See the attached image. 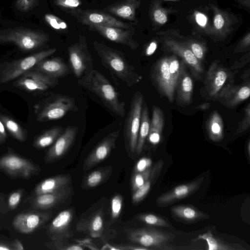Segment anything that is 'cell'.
<instances>
[{
  "label": "cell",
  "instance_id": "cell-27",
  "mask_svg": "<svg viewBox=\"0 0 250 250\" xmlns=\"http://www.w3.org/2000/svg\"><path fill=\"white\" fill-rule=\"evenodd\" d=\"M193 89V81L186 70L183 73L177 83V100L181 105L189 104L192 101Z\"/></svg>",
  "mask_w": 250,
  "mask_h": 250
},
{
  "label": "cell",
  "instance_id": "cell-43",
  "mask_svg": "<svg viewBox=\"0 0 250 250\" xmlns=\"http://www.w3.org/2000/svg\"><path fill=\"white\" fill-rule=\"evenodd\" d=\"M123 198L120 194L115 195L111 200V218L116 220L119 217L123 208Z\"/></svg>",
  "mask_w": 250,
  "mask_h": 250
},
{
  "label": "cell",
  "instance_id": "cell-58",
  "mask_svg": "<svg viewBox=\"0 0 250 250\" xmlns=\"http://www.w3.org/2000/svg\"><path fill=\"white\" fill-rule=\"evenodd\" d=\"M166 0L177 1V0Z\"/></svg>",
  "mask_w": 250,
  "mask_h": 250
},
{
  "label": "cell",
  "instance_id": "cell-1",
  "mask_svg": "<svg viewBox=\"0 0 250 250\" xmlns=\"http://www.w3.org/2000/svg\"><path fill=\"white\" fill-rule=\"evenodd\" d=\"M92 45L102 65L112 75L125 82L128 87H131L141 81L142 77L121 52L96 41L92 42Z\"/></svg>",
  "mask_w": 250,
  "mask_h": 250
},
{
  "label": "cell",
  "instance_id": "cell-57",
  "mask_svg": "<svg viewBox=\"0 0 250 250\" xmlns=\"http://www.w3.org/2000/svg\"><path fill=\"white\" fill-rule=\"evenodd\" d=\"M17 247H18V249H20V250H22L23 248L22 246V245L20 243H18V245H17Z\"/></svg>",
  "mask_w": 250,
  "mask_h": 250
},
{
  "label": "cell",
  "instance_id": "cell-52",
  "mask_svg": "<svg viewBox=\"0 0 250 250\" xmlns=\"http://www.w3.org/2000/svg\"><path fill=\"white\" fill-rule=\"evenodd\" d=\"M5 129L3 122L0 119V141L3 140L6 137L7 134Z\"/></svg>",
  "mask_w": 250,
  "mask_h": 250
},
{
  "label": "cell",
  "instance_id": "cell-8",
  "mask_svg": "<svg viewBox=\"0 0 250 250\" xmlns=\"http://www.w3.org/2000/svg\"><path fill=\"white\" fill-rule=\"evenodd\" d=\"M143 104V96L137 91L132 98L124 128L125 143L132 153L135 152Z\"/></svg>",
  "mask_w": 250,
  "mask_h": 250
},
{
  "label": "cell",
  "instance_id": "cell-23",
  "mask_svg": "<svg viewBox=\"0 0 250 250\" xmlns=\"http://www.w3.org/2000/svg\"><path fill=\"white\" fill-rule=\"evenodd\" d=\"M141 3L140 0H118L105 8V10L122 19L136 21V10Z\"/></svg>",
  "mask_w": 250,
  "mask_h": 250
},
{
  "label": "cell",
  "instance_id": "cell-34",
  "mask_svg": "<svg viewBox=\"0 0 250 250\" xmlns=\"http://www.w3.org/2000/svg\"><path fill=\"white\" fill-rule=\"evenodd\" d=\"M148 115L146 105L144 104L142 109L140 125L135 150V153L138 155L141 154L146 140L149 133L150 121Z\"/></svg>",
  "mask_w": 250,
  "mask_h": 250
},
{
  "label": "cell",
  "instance_id": "cell-38",
  "mask_svg": "<svg viewBox=\"0 0 250 250\" xmlns=\"http://www.w3.org/2000/svg\"><path fill=\"white\" fill-rule=\"evenodd\" d=\"M138 220L149 226L160 227H169L170 225L166 220L158 215L151 213H142L137 215Z\"/></svg>",
  "mask_w": 250,
  "mask_h": 250
},
{
  "label": "cell",
  "instance_id": "cell-40",
  "mask_svg": "<svg viewBox=\"0 0 250 250\" xmlns=\"http://www.w3.org/2000/svg\"><path fill=\"white\" fill-rule=\"evenodd\" d=\"M152 167L145 171L134 172L131 179V186L132 192L141 188L148 179Z\"/></svg>",
  "mask_w": 250,
  "mask_h": 250
},
{
  "label": "cell",
  "instance_id": "cell-24",
  "mask_svg": "<svg viewBox=\"0 0 250 250\" xmlns=\"http://www.w3.org/2000/svg\"><path fill=\"white\" fill-rule=\"evenodd\" d=\"M49 218L48 214L39 215L34 213L20 214L14 221V226L20 232L28 233L38 228Z\"/></svg>",
  "mask_w": 250,
  "mask_h": 250
},
{
  "label": "cell",
  "instance_id": "cell-17",
  "mask_svg": "<svg viewBox=\"0 0 250 250\" xmlns=\"http://www.w3.org/2000/svg\"><path fill=\"white\" fill-rule=\"evenodd\" d=\"M204 180V177H201L192 182L175 187L158 197L156 200L157 205L166 206L192 195L200 188Z\"/></svg>",
  "mask_w": 250,
  "mask_h": 250
},
{
  "label": "cell",
  "instance_id": "cell-42",
  "mask_svg": "<svg viewBox=\"0 0 250 250\" xmlns=\"http://www.w3.org/2000/svg\"><path fill=\"white\" fill-rule=\"evenodd\" d=\"M44 18L46 23L56 30L64 31L68 28L66 22L54 15L46 14Z\"/></svg>",
  "mask_w": 250,
  "mask_h": 250
},
{
  "label": "cell",
  "instance_id": "cell-12",
  "mask_svg": "<svg viewBox=\"0 0 250 250\" xmlns=\"http://www.w3.org/2000/svg\"><path fill=\"white\" fill-rule=\"evenodd\" d=\"M151 73L152 80L160 91L170 102H172L177 84L169 71L168 57L158 61Z\"/></svg>",
  "mask_w": 250,
  "mask_h": 250
},
{
  "label": "cell",
  "instance_id": "cell-35",
  "mask_svg": "<svg viewBox=\"0 0 250 250\" xmlns=\"http://www.w3.org/2000/svg\"><path fill=\"white\" fill-rule=\"evenodd\" d=\"M64 129L60 126L51 128L39 136L34 142V145L42 148L53 144L62 134Z\"/></svg>",
  "mask_w": 250,
  "mask_h": 250
},
{
  "label": "cell",
  "instance_id": "cell-56",
  "mask_svg": "<svg viewBox=\"0 0 250 250\" xmlns=\"http://www.w3.org/2000/svg\"><path fill=\"white\" fill-rule=\"evenodd\" d=\"M10 250V248L7 247L6 246L0 245V250Z\"/></svg>",
  "mask_w": 250,
  "mask_h": 250
},
{
  "label": "cell",
  "instance_id": "cell-26",
  "mask_svg": "<svg viewBox=\"0 0 250 250\" xmlns=\"http://www.w3.org/2000/svg\"><path fill=\"white\" fill-rule=\"evenodd\" d=\"M80 231L87 232L93 237H99L104 229V218L102 209H99L87 219L80 222L77 226Z\"/></svg>",
  "mask_w": 250,
  "mask_h": 250
},
{
  "label": "cell",
  "instance_id": "cell-44",
  "mask_svg": "<svg viewBox=\"0 0 250 250\" xmlns=\"http://www.w3.org/2000/svg\"><path fill=\"white\" fill-rule=\"evenodd\" d=\"M250 126V104H248L245 109L244 116L241 122L239 123L238 126L234 134H240L246 131Z\"/></svg>",
  "mask_w": 250,
  "mask_h": 250
},
{
  "label": "cell",
  "instance_id": "cell-55",
  "mask_svg": "<svg viewBox=\"0 0 250 250\" xmlns=\"http://www.w3.org/2000/svg\"><path fill=\"white\" fill-rule=\"evenodd\" d=\"M247 153L249 155V157H250V140L248 141L247 146Z\"/></svg>",
  "mask_w": 250,
  "mask_h": 250
},
{
  "label": "cell",
  "instance_id": "cell-31",
  "mask_svg": "<svg viewBox=\"0 0 250 250\" xmlns=\"http://www.w3.org/2000/svg\"><path fill=\"white\" fill-rule=\"evenodd\" d=\"M205 240L208 246V250H245V248L237 244H232L224 241L213 235L212 231L208 230L206 232L199 235L195 241Z\"/></svg>",
  "mask_w": 250,
  "mask_h": 250
},
{
  "label": "cell",
  "instance_id": "cell-45",
  "mask_svg": "<svg viewBox=\"0 0 250 250\" xmlns=\"http://www.w3.org/2000/svg\"><path fill=\"white\" fill-rule=\"evenodd\" d=\"M194 19L197 24L201 28L205 29L208 34H210L211 26L208 25L207 17L203 13L199 11H195Z\"/></svg>",
  "mask_w": 250,
  "mask_h": 250
},
{
  "label": "cell",
  "instance_id": "cell-32",
  "mask_svg": "<svg viewBox=\"0 0 250 250\" xmlns=\"http://www.w3.org/2000/svg\"><path fill=\"white\" fill-rule=\"evenodd\" d=\"M171 212L176 217L188 222H193L207 218L208 214L196 208L187 205H178L170 209Z\"/></svg>",
  "mask_w": 250,
  "mask_h": 250
},
{
  "label": "cell",
  "instance_id": "cell-2",
  "mask_svg": "<svg viewBox=\"0 0 250 250\" xmlns=\"http://www.w3.org/2000/svg\"><path fill=\"white\" fill-rule=\"evenodd\" d=\"M79 84L99 98L104 105L114 114L121 117L125 115V103L110 82L100 72L92 69L79 78Z\"/></svg>",
  "mask_w": 250,
  "mask_h": 250
},
{
  "label": "cell",
  "instance_id": "cell-10",
  "mask_svg": "<svg viewBox=\"0 0 250 250\" xmlns=\"http://www.w3.org/2000/svg\"><path fill=\"white\" fill-rule=\"evenodd\" d=\"M69 12L79 22L85 25L114 27L135 31L132 24L118 20L102 11L75 9Z\"/></svg>",
  "mask_w": 250,
  "mask_h": 250
},
{
  "label": "cell",
  "instance_id": "cell-4",
  "mask_svg": "<svg viewBox=\"0 0 250 250\" xmlns=\"http://www.w3.org/2000/svg\"><path fill=\"white\" fill-rule=\"evenodd\" d=\"M49 40V35L44 32L26 28H15L0 33V42L13 43L25 51L36 49Z\"/></svg>",
  "mask_w": 250,
  "mask_h": 250
},
{
  "label": "cell",
  "instance_id": "cell-9",
  "mask_svg": "<svg viewBox=\"0 0 250 250\" xmlns=\"http://www.w3.org/2000/svg\"><path fill=\"white\" fill-rule=\"evenodd\" d=\"M162 36L163 48L179 56L182 61L188 65L192 74L197 79L201 78L204 72L202 63L194 55L185 42H181L170 36Z\"/></svg>",
  "mask_w": 250,
  "mask_h": 250
},
{
  "label": "cell",
  "instance_id": "cell-18",
  "mask_svg": "<svg viewBox=\"0 0 250 250\" xmlns=\"http://www.w3.org/2000/svg\"><path fill=\"white\" fill-rule=\"evenodd\" d=\"M250 95L249 82L240 85H234L230 83L223 89L215 99L226 106L232 108L248 99Z\"/></svg>",
  "mask_w": 250,
  "mask_h": 250
},
{
  "label": "cell",
  "instance_id": "cell-7",
  "mask_svg": "<svg viewBox=\"0 0 250 250\" xmlns=\"http://www.w3.org/2000/svg\"><path fill=\"white\" fill-rule=\"evenodd\" d=\"M68 53L70 68L76 78H80L93 69V58L84 36H79L78 41L68 47Z\"/></svg>",
  "mask_w": 250,
  "mask_h": 250
},
{
  "label": "cell",
  "instance_id": "cell-54",
  "mask_svg": "<svg viewBox=\"0 0 250 250\" xmlns=\"http://www.w3.org/2000/svg\"><path fill=\"white\" fill-rule=\"evenodd\" d=\"M238 1L245 7L250 8V0H238Z\"/></svg>",
  "mask_w": 250,
  "mask_h": 250
},
{
  "label": "cell",
  "instance_id": "cell-29",
  "mask_svg": "<svg viewBox=\"0 0 250 250\" xmlns=\"http://www.w3.org/2000/svg\"><path fill=\"white\" fill-rule=\"evenodd\" d=\"M163 166V161L159 160L151 168L150 175L144 184L132 192V203L137 204L141 202L149 192L153 184L157 179Z\"/></svg>",
  "mask_w": 250,
  "mask_h": 250
},
{
  "label": "cell",
  "instance_id": "cell-51",
  "mask_svg": "<svg viewBox=\"0 0 250 250\" xmlns=\"http://www.w3.org/2000/svg\"><path fill=\"white\" fill-rule=\"evenodd\" d=\"M157 48V42L156 41L154 40L151 41L149 44L147 46L145 54L147 56L152 55L156 51Z\"/></svg>",
  "mask_w": 250,
  "mask_h": 250
},
{
  "label": "cell",
  "instance_id": "cell-3",
  "mask_svg": "<svg viewBox=\"0 0 250 250\" xmlns=\"http://www.w3.org/2000/svg\"><path fill=\"white\" fill-rule=\"evenodd\" d=\"M34 108L36 119L40 122L59 120L68 112L78 109L74 98L60 94H53L43 99Z\"/></svg>",
  "mask_w": 250,
  "mask_h": 250
},
{
  "label": "cell",
  "instance_id": "cell-37",
  "mask_svg": "<svg viewBox=\"0 0 250 250\" xmlns=\"http://www.w3.org/2000/svg\"><path fill=\"white\" fill-rule=\"evenodd\" d=\"M171 10L165 9L161 6L158 2L154 3L150 12L151 20L157 24H165L168 20V15Z\"/></svg>",
  "mask_w": 250,
  "mask_h": 250
},
{
  "label": "cell",
  "instance_id": "cell-39",
  "mask_svg": "<svg viewBox=\"0 0 250 250\" xmlns=\"http://www.w3.org/2000/svg\"><path fill=\"white\" fill-rule=\"evenodd\" d=\"M0 164L2 167L9 170L17 171L23 168L26 166L27 163L18 156L11 155L3 158Z\"/></svg>",
  "mask_w": 250,
  "mask_h": 250
},
{
  "label": "cell",
  "instance_id": "cell-41",
  "mask_svg": "<svg viewBox=\"0 0 250 250\" xmlns=\"http://www.w3.org/2000/svg\"><path fill=\"white\" fill-rule=\"evenodd\" d=\"M184 42L196 58L201 62L205 58L207 51L205 45L202 42L194 40H189Z\"/></svg>",
  "mask_w": 250,
  "mask_h": 250
},
{
  "label": "cell",
  "instance_id": "cell-28",
  "mask_svg": "<svg viewBox=\"0 0 250 250\" xmlns=\"http://www.w3.org/2000/svg\"><path fill=\"white\" fill-rule=\"evenodd\" d=\"M113 171L111 166L100 167L87 174L82 181V187L89 189L105 182L111 176Z\"/></svg>",
  "mask_w": 250,
  "mask_h": 250
},
{
  "label": "cell",
  "instance_id": "cell-46",
  "mask_svg": "<svg viewBox=\"0 0 250 250\" xmlns=\"http://www.w3.org/2000/svg\"><path fill=\"white\" fill-rule=\"evenodd\" d=\"M54 3L62 8L75 9L82 5L81 0H55Z\"/></svg>",
  "mask_w": 250,
  "mask_h": 250
},
{
  "label": "cell",
  "instance_id": "cell-50",
  "mask_svg": "<svg viewBox=\"0 0 250 250\" xmlns=\"http://www.w3.org/2000/svg\"><path fill=\"white\" fill-rule=\"evenodd\" d=\"M21 197V194L19 192L13 193L8 199V204L10 207L14 208L19 203Z\"/></svg>",
  "mask_w": 250,
  "mask_h": 250
},
{
  "label": "cell",
  "instance_id": "cell-25",
  "mask_svg": "<svg viewBox=\"0 0 250 250\" xmlns=\"http://www.w3.org/2000/svg\"><path fill=\"white\" fill-rule=\"evenodd\" d=\"M72 178L68 174H61L46 179L37 186L36 193L38 195L52 193L71 185Z\"/></svg>",
  "mask_w": 250,
  "mask_h": 250
},
{
  "label": "cell",
  "instance_id": "cell-15",
  "mask_svg": "<svg viewBox=\"0 0 250 250\" xmlns=\"http://www.w3.org/2000/svg\"><path fill=\"white\" fill-rule=\"evenodd\" d=\"M88 26L90 30L97 32L107 40L125 45L132 50H136L139 47V43L133 38L134 30L97 25Z\"/></svg>",
  "mask_w": 250,
  "mask_h": 250
},
{
  "label": "cell",
  "instance_id": "cell-6",
  "mask_svg": "<svg viewBox=\"0 0 250 250\" xmlns=\"http://www.w3.org/2000/svg\"><path fill=\"white\" fill-rule=\"evenodd\" d=\"M128 239L139 246L153 249H171L167 244L175 238L174 234L153 228H143L127 231Z\"/></svg>",
  "mask_w": 250,
  "mask_h": 250
},
{
  "label": "cell",
  "instance_id": "cell-47",
  "mask_svg": "<svg viewBox=\"0 0 250 250\" xmlns=\"http://www.w3.org/2000/svg\"><path fill=\"white\" fill-rule=\"evenodd\" d=\"M250 47V32H248L240 41L234 50L235 53L249 50Z\"/></svg>",
  "mask_w": 250,
  "mask_h": 250
},
{
  "label": "cell",
  "instance_id": "cell-33",
  "mask_svg": "<svg viewBox=\"0 0 250 250\" xmlns=\"http://www.w3.org/2000/svg\"><path fill=\"white\" fill-rule=\"evenodd\" d=\"M207 130L211 141L218 142L223 140L224 136L223 121L216 111H214L209 116L207 124Z\"/></svg>",
  "mask_w": 250,
  "mask_h": 250
},
{
  "label": "cell",
  "instance_id": "cell-16",
  "mask_svg": "<svg viewBox=\"0 0 250 250\" xmlns=\"http://www.w3.org/2000/svg\"><path fill=\"white\" fill-rule=\"evenodd\" d=\"M74 213L73 209L69 208L60 212L54 218L48 229L50 236L53 240L62 241L74 236L70 228Z\"/></svg>",
  "mask_w": 250,
  "mask_h": 250
},
{
  "label": "cell",
  "instance_id": "cell-53",
  "mask_svg": "<svg viewBox=\"0 0 250 250\" xmlns=\"http://www.w3.org/2000/svg\"><path fill=\"white\" fill-rule=\"evenodd\" d=\"M210 107V104L209 103H204L200 105H198L196 107V108L200 109L201 110H207Z\"/></svg>",
  "mask_w": 250,
  "mask_h": 250
},
{
  "label": "cell",
  "instance_id": "cell-21",
  "mask_svg": "<svg viewBox=\"0 0 250 250\" xmlns=\"http://www.w3.org/2000/svg\"><path fill=\"white\" fill-rule=\"evenodd\" d=\"M32 69L56 79L65 77L70 73L67 65L62 58L59 57L43 59Z\"/></svg>",
  "mask_w": 250,
  "mask_h": 250
},
{
  "label": "cell",
  "instance_id": "cell-5",
  "mask_svg": "<svg viewBox=\"0 0 250 250\" xmlns=\"http://www.w3.org/2000/svg\"><path fill=\"white\" fill-rule=\"evenodd\" d=\"M56 48L42 50L20 59L0 64V83H6L31 70L40 62L54 54Z\"/></svg>",
  "mask_w": 250,
  "mask_h": 250
},
{
  "label": "cell",
  "instance_id": "cell-13",
  "mask_svg": "<svg viewBox=\"0 0 250 250\" xmlns=\"http://www.w3.org/2000/svg\"><path fill=\"white\" fill-rule=\"evenodd\" d=\"M232 76L226 68L214 62L208 68L205 81V84L209 96L215 99L223 89L232 83Z\"/></svg>",
  "mask_w": 250,
  "mask_h": 250
},
{
  "label": "cell",
  "instance_id": "cell-36",
  "mask_svg": "<svg viewBox=\"0 0 250 250\" xmlns=\"http://www.w3.org/2000/svg\"><path fill=\"white\" fill-rule=\"evenodd\" d=\"M0 119L3 122L6 129L16 139L20 141L25 139V133L20 124L12 118L0 113Z\"/></svg>",
  "mask_w": 250,
  "mask_h": 250
},
{
  "label": "cell",
  "instance_id": "cell-20",
  "mask_svg": "<svg viewBox=\"0 0 250 250\" xmlns=\"http://www.w3.org/2000/svg\"><path fill=\"white\" fill-rule=\"evenodd\" d=\"M209 5L213 13L209 35H215L221 39L224 38L231 32L236 19L216 5L212 4Z\"/></svg>",
  "mask_w": 250,
  "mask_h": 250
},
{
  "label": "cell",
  "instance_id": "cell-30",
  "mask_svg": "<svg viewBox=\"0 0 250 250\" xmlns=\"http://www.w3.org/2000/svg\"><path fill=\"white\" fill-rule=\"evenodd\" d=\"M164 125V117L163 112L160 108L155 106L153 109L149 133L147 138L151 144L157 145L160 142Z\"/></svg>",
  "mask_w": 250,
  "mask_h": 250
},
{
  "label": "cell",
  "instance_id": "cell-14",
  "mask_svg": "<svg viewBox=\"0 0 250 250\" xmlns=\"http://www.w3.org/2000/svg\"><path fill=\"white\" fill-rule=\"evenodd\" d=\"M120 132L119 130L110 132L95 147L84 161V171L90 169L107 157L115 147Z\"/></svg>",
  "mask_w": 250,
  "mask_h": 250
},
{
  "label": "cell",
  "instance_id": "cell-19",
  "mask_svg": "<svg viewBox=\"0 0 250 250\" xmlns=\"http://www.w3.org/2000/svg\"><path fill=\"white\" fill-rule=\"evenodd\" d=\"M78 131L77 126H68L53 143L47 154L49 162L56 161L63 157L73 144Z\"/></svg>",
  "mask_w": 250,
  "mask_h": 250
},
{
  "label": "cell",
  "instance_id": "cell-11",
  "mask_svg": "<svg viewBox=\"0 0 250 250\" xmlns=\"http://www.w3.org/2000/svg\"><path fill=\"white\" fill-rule=\"evenodd\" d=\"M58 83V79L31 69L17 78L13 86L26 91L34 92L45 91L54 87Z\"/></svg>",
  "mask_w": 250,
  "mask_h": 250
},
{
  "label": "cell",
  "instance_id": "cell-48",
  "mask_svg": "<svg viewBox=\"0 0 250 250\" xmlns=\"http://www.w3.org/2000/svg\"><path fill=\"white\" fill-rule=\"evenodd\" d=\"M152 160L149 158L143 157L140 159L134 167V172H139L146 170L151 167Z\"/></svg>",
  "mask_w": 250,
  "mask_h": 250
},
{
  "label": "cell",
  "instance_id": "cell-22",
  "mask_svg": "<svg viewBox=\"0 0 250 250\" xmlns=\"http://www.w3.org/2000/svg\"><path fill=\"white\" fill-rule=\"evenodd\" d=\"M73 192L71 185L59 191L38 195L34 201V206L41 209H48L63 203Z\"/></svg>",
  "mask_w": 250,
  "mask_h": 250
},
{
  "label": "cell",
  "instance_id": "cell-49",
  "mask_svg": "<svg viewBox=\"0 0 250 250\" xmlns=\"http://www.w3.org/2000/svg\"><path fill=\"white\" fill-rule=\"evenodd\" d=\"M38 0H17L16 7L23 11H26L32 8Z\"/></svg>",
  "mask_w": 250,
  "mask_h": 250
}]
</instances>
